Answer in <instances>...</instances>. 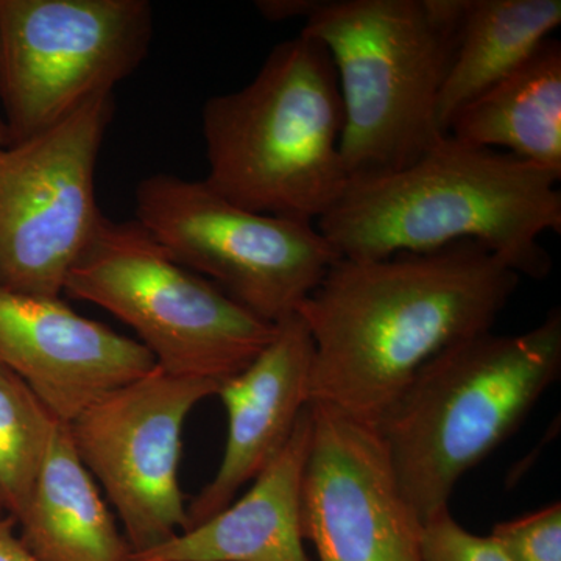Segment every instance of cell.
I'll list each match as a JSON object with an SVG mask.
<instances>
[{
	"label": "cell",
	"mask_w": 561,
	"mask_h": 561,
	"mask_svg": "<svg viewBox=\"0 0 561 561\" xmlns=\"http://www.w3.org/2000/svg\"><path fill=\"white\" fill-rule=\"evenodd\" d=\"M519 280L476 242L341 257L297 311L313 343L311 402L375 427L427 362L493 331Z\"/></svg>",
	"instance_id": "obj_1"
},
{
	"label": "cell",
	"mask_w": 561,
	"mask_h": 561,
	"mask_svg": "<svg viewBox=\"0 0 561 561\" xmlns=\"http://www.w3.org/2000/svg\"><path fill=\"white\" fill-rule=\"evenodd\" d=\"M553 173L505 151L445 135L401 171L351 181L317 228L343 260H386L481 243L519 276L542 279L546 232H561Z\"/></svg>",
	"instance_id": "obj_2"
},
{
	"label": "cell",
	"mask_w": 561,
	"mask_h": 561,
	"mask_svg": "<svg viewBox=\"0 0 561 561\" xmlns=\"http://www.w3.org/2000/svg\"><path fill=\"white\" fill-rule=\"evenodd\" d=\"M337 73L319 41L273 47L241 90L202 111L206 183L241 208L317 224L348 187Z\"/></svg>",
	"instance_id": "obj_3"
},
{
	"label": "cell",
	"mask_w": 561,
	"mask_h": 561,
	"mask_svg": "<svg viewBox=\"0 0 561 561\" xmlns=\"http://www.w3.org/2000/svg\"><path fill=\"white\" fill-rule=\"evenodd\" d=\"M561 375V311L523 334L483 332L427 362L376 424L421 522L522 426Z\"/></svg>",
	"instance_id": "obj_4"
},
{
	"label": "cell",
	"mask_w": 561,
	"mask_h": 561,
	"mask_svg": "<svg viewBox=\"0 0 561 561\" xmlns=\"http://www.w3.org/2000/svg\"><path fill=\"white\" fill-rule=\"evenodd\" d=\"M460 10L461 0H309L300 33L337 73L350 183L401 171L445 136L438 99Z\"/></svg>",
	"instance_id": "obj_5"
},
{
	"label": "cell",
	"mask_w": 561,
	"mask_h": 561,
	"mask_svg": "<svg viewBox=\"0 0 561 561\" xmlns=\"http://www.w3.org/2000/svg\"><path fill=\"white\" fill-rule=\"evenodd\" d=\"M65 294L124 321L157 367L175 378L225 382L250 367L278 332V323L180 264L136 220H102Z\"/></svg>",
	"instance_id": "obj_6"
},
{
	"label": "cell",
	"mask_w": 561,
	"mask_h": 561,
	"mask_svg": "<svg viewBox=\"0 0 561 561\" xmlns=\"http://www.w3.org/2000/svg\"><path fill=\"white\" fill-rule=\"evenodd\" d=\"M135 202V220L172 257L268 323L297 312L341 260L316 224L241 208L205 180L154 173Z\"/></svg>",
	"instance_id": "obj_7"
},
{
	"label": "cell",
	"mask_w": 561,
	"mask_h": 561,
	"mask_svg": "<svg viewBox=\"0 0 561 561\" xmlns=\"http://www.w3.org/2000/svg\"><path fill=\"white\" fill-rule=\"evenodd\" d=\"M147 0H0V102L10 144L114 94L149 54Z\"/></svg>",
	"instance_id": "obj_8"
},
{
	"label": "cell",
	"mask_w": 561,
	"mask_h": 561,
	"mask_svg": "<svg viewBox=\"0 0 561 561\" xmlns=\"http://www.w3.org/2000/svg\"><path fill=\"white\" fill-rule=\"evenodd\" d=\"M114 94L54 127L0 146V287L61 298L73 265L105 219L95 169L114 117Z\"/></svg>",
	"instance_id": "obj_9"
},
{
	"label": "cell",
	"mask_w": 561,
	"mask_h": 561,
	"mask_svg": "<svg viewBox=\"0 0 561 561\" xmlns=\"http://www.w3.org/2000/svg\"><path fill=\"white\" fill-rule=\"evenodd\" d=\"M219 389V382L175 378L157 367L68 424L73 449L116 508L131 552L186 530L179 478L184 421Z\"/></svg>",
	"instance_id": "obj_10"
},
{
	"label": "cell",
	"mask_w": 561,
	"mask_h": 561,
	"mask_svg": "<svg viewBox=\"0 0 561 561\" xmlns=\"http://www.w3.org/2000/svg\"><path fill=\"white\" fill-rule=\"evenodd\" d=\"M302 535L320 561H423V522L398 485L378 431L311 402Z\"/></svg>",
	"instance_id": "obj_11"
},
{
	"label": "cell",
	"mask_w": 561,
	"mask_h": 561,
	"mask_svg": "<svg viewBox=\"0 0 561 561\" xmlns=\"http://www.w3.org/2000/svg\"><path fill=\"white\" fill-rule=\"evenodd\" d=\"M0 364L20 376L65 424L99 398L157 368L138 341L73 312L61 298L2 287Z\"/></svg>",
	"instance_id": "obj_12"
},
{
	"label": "cell",
	"mask_w": 561,
	"mask_h": 561,
	"mask_svg": "<svg viewBox=\"0 0 561 561\" xmlns=\"http://www.w3.org/2000/svg\"><path fill=\"white\" fill-rule=\"evenodd\" d=\"M312 360L311 334L295 312L279 321L275 339L250 367L220 383L217 397L228 415L224 459L216 478L186 507V530L234 502L289 442L311 404Z\"/></svg>",
	"instance_id": "obj_13"
},
{
	"label": "cell",
	"mask_w": 561,
	"mask_h": 561,
	"mask_svg": "<svg viewBox=\"0 0 561 561\" xmlns=\"http://www.w3.org/2000/svg\"><path fill=\"white\" fill-rule=\"evenodd\" d=\"M311 404L289 442L241 500L205 523L127 561H309L302 535V481L311 448Z\"/></svg>",
	"instance_id": "obj_14"
},
{
	"label": "cell",
	"mask_w": 561,
	"mask_h": 561,
	"mask_svg": "<svg viewBox=\"0 0 561 561\" xmlns=\"http://www.w3.org/2000/svg\"><path fill=\"white\" fill-rule=\"evenodd\" d=\"M446 135L505 151L561 180V43L548 38L507 77L465 103Z\"/></svg>",
	"instance_id": "obj_15"
},
{
	"label": "cell",
	"mask_w": 561,
	"mask_h": 561,
	"mask_svg": "<svg viewBox=\"0 0 561 561\" xmlns=\"http://www.w3.org/2000/svg\"><path fill=\"white\" fill-rule=\"evenodd\" d=\"M16 523L21 541L41 561H127L131 553L65 423Z\"/></svg>",
	"instance_id": "obj_16"
},
{
	"label": "cell",
	"mask_w": 561,
	"mask_h": 561,
	"mask_svg": "<svg viewBox=\"0 0 561 561\" xmlns=\"http://www.w3.org/2000/svg\"><path fill=\"white\" fill-rule=\"evenodd\" d=\"M560 24V0H461L453 61L438 99L443 133L465 103L522 66Z\"/></svg>",
	"instance_id": "obj_17"
},
{
	"label": "cell",
	"mask_w": 561,
	"mask_h": 561,
	"mask_svg": "<svg viewBox=\"0 0 561 561\" xmlns=\"http://www.w3.org/2000/svg\"><path fill=\"white\" fill-rule=\"evenodd\" d=\"M60 421L20 376L0 364V504L20 518Z\"/></svg>",
	"instance_id": "obj_18"
},
{
	"label": "cell",
	"mask_w": 561,
	"mask_h": 561,
	"mask_svg": "<svg viewBox=\"0 0 561 561\" xmlns=\"http://www.w3.org/2000/svg\"><path fill=\"white\" fill-rule=\"evenodd\" d=\"M491 537L512 561H561V504L497 523Z\"/></svg>",
	"instance_id": "obj_19"
},
{
	"label": "cell",
	"mask_w": 561,
	"mask_h": 561,
	"mask_svg": "<svg viewBox=\"0 0 561 561\" xmlns=\"http://www.w3.org/2000/svg\"><path fill=\"white\" fill-rule=\"evenodd\" d=\"M423 561H512L491 535L471 534L443 508L423 523Z\"/></svg>",
	"instance_id": "obj_20"
},
{
	"label": "cell",
	"mask_w": 561,
	"mask_h": 561,
	"mask_svg": "<svg viewBox=\"0 0 561 561\" xmlns=\"http://www.w3.org/2000/svg\"><path fill=\"white\" fill-rule=\"evenodd\" d=\"M16 519L10 515L0 516V561H41L16 535Z\"/></svg>",
	"instance_id": "obj_21"
},
{
	"label": "cell",
	"mask_w": 561,
	"mask_h": 561,
	"mask_svg": "<svg viewBox=\"0 0 561 561\" xmlns=\"http://www.w3.org/2000/svg\"><path fill=\"white\" fill-rule=\"evenodd\" d=\"M10 144V135L9 130H7L5 122H3V117L0 116V146H9Z\"/></svg>",
	"instance_id": "obj_22"
},
{
	"label": "cell",
	"mask_w": 561,
	"mask_h": 561,
	"mask_svg": "<svg viewBox=\"0 0 561 561\" xmlns=\"http://www.w3.org/2000/svg\"><path fill=\"white\" fill-rule=\"evenodd\" d=\"M7 515L5 512H3L2 504H0V516Z\"/></svg>",
	"instance_id": "obj_23"
}]
</instances>
